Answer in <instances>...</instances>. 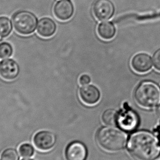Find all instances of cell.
I'll list each match as a JSON object with an SVG mask.
<instances>
[{
	"label": "cell",
	"instance_id": "obj_15",
	"mask_svg": "<svg viewBox=\"0 0 160 160\" xmlns=\"http://www.w3.org/2000/svg\"><path fill=\"white\" fill-rule=\"evenodd\" d=\"M118 112L114 109H108L103 112L102 121L105 125L108 126L117 125Z\"/></svg>",
	"mask_w": 160,
	"mask_h": 160
},
{
	"label": "cell",
	"instance_id": "obj_17",
	"mask_svg": "<svg viewBox=\"0 0 160 160\" xmlns=\"http://www.w3.org/2000/svg\"><path fill=\"white\" fill-rule=\"evenodd\" d=\"M13 48L8 42L0 43V59H6L11 57L13 54Z\"/></svg>",
	"mask_w": 160,
	"mask_h": 160
},
{
	"label": "cell",
	"instance_id": "obj_23",
	"mask_svg": "<svg viewBox=\"0 0 160 160\" xmlns=\"http://www.w3.org/2000/svg\"><path fill=\"white\" fill-rule=\"evenodd\" d=\"M22 160H32V159H30V158H24V159H22Z\"/></svg>",
	"mask_w": 160,
	"mask_h": 160
},
{
	"label": "cell",
	"instance_id": "obj_7",
	"mask_svg": "<svg viewBox=\"0 0 160 160\" xmlns=\"http://www.w3.org/2000/svg\"><path fill=\"white\" fill-rule=\"evenodd\" d=\"M33 142L38 150L48 151L53 148L56 143V137L51 132L41 131L35 134Z\"/></svg>",
	"mask_w": 160,
	"mask_h": 160
},
{
	"label": "cell",
	"instance_id": "obj_9",
	"mask_svg": "<svg viewBox=\"0 0 160 160\" xmlns=\"http://www.w3.org/2000/svg\"><path fill=\"white\" fill-rule=\"evenodd\" d=\"M19 73V67L15 60L6 59L0 62V76L7 81L13 80Z\"/></svg>",
	"mask_w": 160,
	"mask_h": 160
},
{
	"label": "cell",
	"instance_id": "obj_20",
	"mask_svg": "<svg viewBox=\"0 0 160 160\" xmlns=\"http://www.w3.org/2000/svg\"><path fill=\"white\" fill-rule=\"evenodd\" d=\"M152 62L155 68L160 71V48L157 49L152 56Z\"/></svg>",
	"mask_w": 160,
	"mask_h": 160
},
{
	"label": "cell",
	"instance_id": "obj_11",
	"mask_svg": "<svg viewBox=\"0 0 160 160\" xmlns=\"http://www.w3.org/2000/svg\"><path fill=\"white\" fill-rule=\"evenodd\" d=\"M79 94L81 99L88 105L96 104L100 100V91L94 85L83 86L80 88Z\"/></svg>",
	"mask_w": 160,
	"mask_h": 160
},
{
	"label": "cell",
	"instance_id": "obj_18",
	"mask_svg": "<svg viewBox=\"0 0 160 160\" xmlns=\"http://www.w3.org/2000/svg\"><path fill=\"white\" fill-rule=\"evenodd\" d=\"M19 151L22 158H30L33 155L35 150L31 144L28 143H24L19 147Z\"/></svg>",
	"mask_w": 160,
	"mask_h": 160
},
{
	"label": "cell",
	"instance_id": "obj_3",
	"mask_svg": "<svg viewBox=\"0 0 160 160\" xmlns=\"http://www.w3.org/2000/svg\"><path fill=\"white\" fill-rule=\"evenodd\" d=\"M134 96L141 107L154 108L160 105V86L152 81H143L136 88Z\"/></svg>",
	"mask_w": 160,
	"mask_h": 160
},
{
	"label": "cell",
	"instance_id": "obj_22",
	"mask_svg": "<svg viewBox=\"0 0 160 160\" xmlns=\"http://www.w3.org/2000/svg\"><path fill=\"white\" fill-rule=\"evenodd\" d=\"M157 112H158V115L160 116V105L158 107V109H157Z\"/></svg>",
	"mask_w": 160,
	"mask_h": 160
},
{
	"label": "cell",
	"instance_id": "obj_12",
	"mask_svg": "<svg viewBox=\"0 0 160 160\" xmlns=\"http://www.w3.org/2000/svg\"><path fill=\"white\" fill-rule=\"evenodd\" d=\"M65 156L68 160H85L87 150L85 145L79 142H73L68 146Z\"/></svg>",
	"mask_w": 160,
	"mask_h": 160
},
{
	"label": "cell",
	"instance_id": "obj_2",
	"mask_svg": "<svg viewBox=\"0 0 160 160\" xmlns=\"http://www.w3.org/2000/svg\"><path fill=\"white\" fill-rule=\"evenodd\" d=\"M96 139L102 149L111 152L122 150L128 142V136L125 131L112 126L100 128Z\"/></svg>",
	"mask_w": 160,
	"mask_h": 160
},
{
	"label": "cell",
	"instance_id": "obj_13",
	"mask_svg": "<svg viewBox=\"0 0 160 160\" xmlns=\"http://www.w3.org/2000/svg\"><path fill=\"white\" fill-rule=\"evenodd\" d=\"M57 25L52 19L47 17L41 18L37 26V31L43 38H50L55 33Z\"/></svg>",
	"mask_w": 160,
	"mask_h": 160
},
{
	"label": "cell",
	"instance_id": "obj_5",
	"mask_svg": "<svg viewBox=\"0 0 160 160\" xmlns=\"http://www.w3.org/2000/svg\"><path fill=\"white\" fill-rule=\"evenodd\" d=\"M139 122L138 113L125 103L123 109L118 112L117 125L125 131L132 132L137 128Z\"/></svg>",
	"mask_w": 160,
	"mask_h": 160
},
{
	"label": "cell",
	"instance_id": "obj_4",
	"mask_svg": "<svg viewBox=\"0 0 160 160\" xmlns=\"http://www.w3.org/2000/svg\"><path fill=\"white\" fill-rule=\"evenodd\" d=\"M14 28L18 33L28 35L33 32L38 26V19L30 12L20 11L12 17Z\"/></svg>",
	"mask_w": 160,
	"mask_h": 160
},
{
	"label": "cell",
	"instance_id": "obj_14",
	"mask_svg": "<svg viewBox=\"0 0 160 160\" xmlns=\"http://www.w3.org/2000/svg\"><path fill=\"white\" fill-rule=\"evenodd\" d=\"M97 32L99 36L102 39L111 40L115 36L116 29L112 22H101L98 25Z\"/></svg>",
	"mask_w": 160,
	"mask_h": 160
},
{
	"label": "cell",
	"instance_id": "obj_16",
	"mask_svg": "<svg viewBox=\"0 0 160 160\" xmlns=\"http://www.w3.org/2000/svg\"><path fill=\"white\" fill-rule=\"evenodd\" d=\"M12 30L11 20L5 16L0 17V36L6 38L9 35Z\"/></svg>",
	"mask_w": 160,
	"mask_h": 160
},
{
	"label": "cell",
	"instance_id": "obj_10",
	"mask_svg": "<svg viewBox=\"0 0 160 160\" xmlns=\"http://www.w3.org/2000/svg\"><path fill=\"white\" fill-rule=\"evenodd\" d=\"M152 64V59L145 53L136 54L132 59V67L134 71L139 73H144L150 70Z\"/></svg>",
	"mask_w": 160,
	"mask_h": 160
},
{
	"label": "cell",
	"instance_id": "obj_1",
	"mask_svg": "<svg viewBox=\"0 0 160 160\" xmlns=\"http://www.w3.org/2000/svg\"><path fill=\"white\" fill-rule=\"evenodd\" d=\"M127 149L138 160H155L160 155V141L151 132L140 130L130 136Z\"/></svg>",
	"mask_w": 160,
	"mask_h": 160
},
{
	"label": "cell",
	"instance_id": "obj_6",
	"mask_svg": "<svg viewBox=\"0 0 160 160\" xmlns=\"http://www.w3.org/2000/svg\"><path fill=\"white\" fill-rule=\"evenodd\" d=\"M93 13L100 21L110 19L115 13V7L110 0H97L93 5Z\"/></svg>",
	"mask_w": 160,
	"mask_h": 160
},
{
	"label": "cell",
	"instance_id": "obj_21",
	"mask_svg": "<svg viewBox=\"0 0 160 160\" xmlns=\"http://www.w3.org/2000/svg\"><path fill=\"white\" fill-rule=\"evenodd\" d=\"M91 81V78L89 75L87 74H83L80 76L79 78V82L80 84L82 86L88 85Z\"/></svg>",
	"mask_w": 160,
	"mask_h": 160
},
{
	"label": "cell",
	"instance_id": "obj_19",
	"mask_svg": "<svg viewBox=\"0 0 160 160\" xmlns=\"http://www.w3.org/2000/svg\"><path fill=\"white\" fill-rule=\"evenodd\" d=\"M0 160H19V156L16 149L8 148L3 151Z\"/></svg>",
	"mask_w": 160,
	"mask_h": 160
},
{
	"label": "cell",
	"instance_id": "obj_8",
	"mask_svg": "<svg viewBox=\"0 0 160 160\" xmlns=\"http://www.w3.org/2000/svg\"><path fill=\"white\" fill-rule=\"evenodd\" d=\"M53 12L54 16L59 20H69L74 13L73 3L71 0H60L54 5Z\"/></svg>",
	"mask_w": 160,
	"mask_h": 160
},
{
	"label": "cell",
	"instance_id": "obj_24",
	"mask_svg": "<svg viewBox=\"0 0 160 160\" xmlns=\"http://www.w3.org/2000/svg\"><path fill=\"white\" fill-rule=\"evenodd\" d=\"M1 37L0 36V41H1Z\"/></svg>",
	"mask_w": 160,
	"mask_h": 160
}]
</instances>
